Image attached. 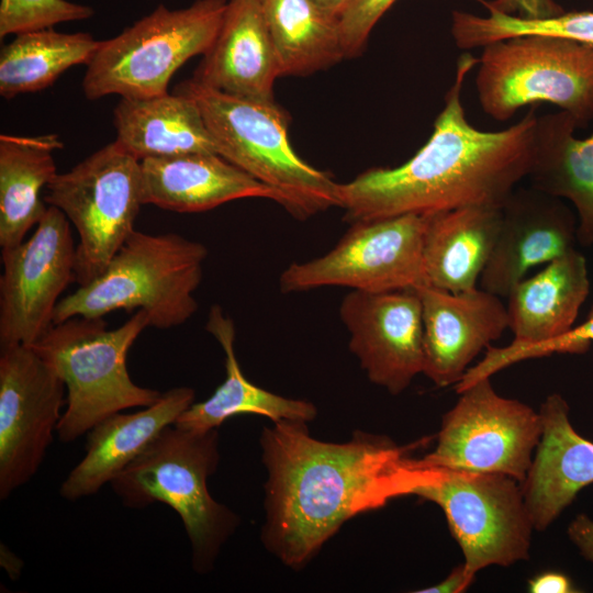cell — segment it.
Returning a JSON list of instances; mask_svg holds the SVG:
<instances>
[{
	"label": "cell",
	"mask_w": 593,
	"mask_h": 593,
	"mask_svg": "<svg viewBox=\"0 0 593 593\" xmlns=\"http://www.w3.org/2000/svg\"><path fill=\"white\" fill-rule=\"evenodd\" d=\"M45 191L47 205L59 209L78 233L74 281L85 286L135 231L144 204L141 161L113 141L57 174Z\"/></svg>",
	"instance_id": "obj_9"
},
{
	"label": "cell",
	"mask_w": 593,
	"mask_h": 593,
	"mask_svg": "<svg viewBox=\"0 0 593 593\" xmlns=\"http://www.w3.org/2000/svg\"><path fill=\"white\" fill-rule=\"evenodd\" d=\"M280 76L262 1H227L219 34L192 79L232 96L272 101Z\"/></svg>",
	"instance_id": "obj_20"
},
{
	"label": "cell",
	"mask_w": 593,
	"mask_h": 593,
	"mask_svg": "<svg viewBox=\"0 0 593 593\" xmlns=\"http://www.w3.org/2000/svg\"><path fill=\"white\" fill-rule=\"evenodd\" d=\"M590 288L586 259L577 248L516 283L506 296L513 342L500 348L489 346L484 358L467 370L455 390L534 358L542 346L570 332Z\"/></svg>",
	"instance_id": "obj_15"
},
{
	"label": "cell",
	"mask_w": 593,
	"mask_h": 593,
	"mask_svg": "<svg viewBox=\"0 0 593 593\" xmlns=\"http://www.w3.org/2000/svg\"><path fill=\"white\" fill-rule=\"evenodd\" d=\"M118 142L137 160L189 153L217 154L195 101L181 92L121 98L113 111Z\"/></svg>",
	"instance_id": "obj_25"
},
{
	"label": "cell",
	"mask_w": 593,
	"mask_h": 593,
	"mask_svg": "<svg viewBox=\"0 0 593 593\" xmlns=\"http://www.w3.org/2000/svg\"><path fill=\"white\" fill-rule=\"evenodd\" d=\"M93 13L92 8L67 0H0V37L53 29Z\"/></svg>",
	"instance_id": "obj_31"
},
{
	"label": "cell",
	"mask_w": 593,
	"mask_h": 593,
	"mask_svg": "<svg viewBox=\"0 0 593 593\" xmlns=\"http://www.w3.org/2000/svg\"><path fill=\"white\" fill-rule=\"evenodd\" d=\"M99 44L89 33L54 29L14 35L0 53V94L12 99L52 86L67 69L87 66Z\"/></svg>",
	"instance_id": "obj_29"
},
{
	"label": "cell",
	"mask_w": 593,
	"mask_h": 593,
	"mask_svg": "<svg viewBox=\"0 0 593 593\" xmlns=\"http://www.w3.org/2000/svg\"><path fill=\"white\" fill-rule=\"evenodd\" d=\"M64 146L56 134L0 135V246L22 243L48 205L42 192L57 175L54 152Z\"/></svg>",
	"instance_id": "obj_27"
},
{
	"label": "cell",
	"mask_w": 593,
	"mask_h": 593,
	"mask_svg": "<svg viewBox=\"0 0 593 593\" xmlns=\"http://www.w3.org/2000/svg\"><path fill=\"white\" fill-rule=\"evenodd\" d=\"M147 326L142 310L113 329L103 317L74 316L32 345L66 385L67 409L56 428L60 441L71 443L108 416L159 399V391L133 382L126 366L130 348Z\"/></svg>",
	"instance_id": "obj_6"
},
{
	"label": "cell",
	"mask_w": 593,
	"mask_h": 593,
	"mask_svg": "<svg viewBox=\"0 0 593 593\" xmlns=\"http://www.w3.org/2000/svg\"><path fill=\"white\" fill-rule=\"evenodd\" d=\"M141 169L144 204L168 211L203 212L246 198L286 204L281 193L214 153L147 158Z\"/></svg>",
	"instance_id": "obj_22"
},
{
	"label": "cell",
	"mask_w": 593,
	"mask_h": 593,
	"mask_svg": "<svg viewBox=\"0 0 593 593\" xmlns=\"http://www.w3.org/2000/svg\"><path fill=\"white\" fill-rule=\"evenodd\" d=\"M424 468L411 495L441 508L470 574L529 558L535 528L521 482L501 473Z\"/></svg>",
	"instance_id": "obj_10"
},
{
	"label": "cell",
	"mask_w": 593,
	"mask_h": 593,
	"mask_svg": "<svg viewBox=\"0 0 593 593\" xmlns=\"http://www.w3.org/2000/svg\"><path fill=\"white\" fill-rule=\"evenodd\" d=\"M281 76H305L346 57L339 19L314 0H262Z\"/></svg>",
	"instance_id": "obj_28"
},
{
	"label": "cell",
	"mask_w": 593,
	"mask_h": 593,
	"mask_svg": "<svg viewBox=\"0 0 593 593\" xmlns=\"http://www.w3.org/2000/svg\"><path fill=\"white\" fill-rule=\"evenodd\" d=\"M444 414L436 446L416 461L421 467L501 473L523 482L532 467L542 424L529 405L500 395L491 378L458 390Z\"/></svg>",
	"instance_id": "obj_11"
},
{
	"label": "cell",
	"mask_w": 593,
	"mask_h": 593,
	"mask_svg": "<svg viewBox=\"0 0 593 593\" xmlns=\"http://www.w3.org/2000/svg\"><path fill=\"white\" fill-rule=\"evenodd\" d=\"M175 91L195 101L219 155L281 193L294 217L305 220L338 206V183L296 154L287 115L273 100L232 96L192 78Z\"/></svg>",
	"instance_id": "obj_5"
},
{
	"label": "cell",
	"mask_w": 593,
	"mask_h": 593,
	"mask_svg": "<svg viewBox=\"0 0 593 593\" xmlns=\"http://www.w3.org/2000/svg\"><path fill=\"white\" fill-rule=\"evenodd\" d=\"M474 575L470 574L460 564L456 567L443 581L439 583L417 590V593H460L466 591L474 580Z\"/></svg>",
	"instance_id": "obj_37"
},
{
	"label": "cell",
	"mask_w": 593,
	"mask_h": 593,
	"mask_svg": "<svg viewBox=\"0 0 593 593\" xmlns=\"http://www.w3.org/2000/svg\"><path fill=\"white\" fill-rule=\"evenodd\" d=\"M489 12L522 20L537 21L555 18L564 9L555 0H477Z\"/></svg>",
	"instance_id": "obj_33"
},
{
	"label": "cell",
	"mask_w": 593,
	"mask_h": 593,
	"mask_svg": "<svg viewBox=\"0 0 593 593\" xmlns=\"http://www.w3.org/2000/svg\"><path fill=\"white\" fill-rule=\"evenodd\" d=\"M220 461L217 429L167 426L148 448L110 483L122 503L141 510L160 502L181 518L197 573L210 572L239 517L216 502L208 479Z\"/></svg>",
	"instance_id": "obj_4"
},
{
	"label": "cell",
	"mask_w": 593,
	"mask_h": 593,
	"mask_svg": "<svg viewBox=\"0 0 593 593\" xmlns=\"http://www.w3.org/2000/svg\"><path fill=\"white\" fill-rule=\"evenodd\" d=\"M321 8L336 18H340L356 0H314Z\"/></svg>",
	"instance_id": "obj_39"
},
{
	"label": "cell",
	"mask_w": 593,
	"mask_h": 593,
	"mask_svg": "<svg viewBox=\"0 0 593 593\" xmlns=\"http://www.w3.org/2000/svg\"><path fill=\"white\" fill-rule=\"evenodd\" d=\"M226 0H197L170 10L160 4L119 35L100 41L87 65L82 91L97 100L116 94L145 98L167 93L174 74L214 43Z\"/></svg>",
	"instance_id": "obj_7"
},
{
	"label": "cell",
	"mask_w": 593,
	"mask_h": 593,
	"mask_svg": "<svg viewBox=\"0 0 593 593\" xmlns=\"http://www.w3.org/2000/svg\"><path fill=\"white\" fill-rule=\"evenodd\" d=\"M422 441L399 446L356 430L349 441L326 443L311 437L303 421L265 427L266 548L284 564L301 568L345 522L410 495L424 477L425 469L410 455Z\"/></svg>",
	"instance_id": "obj_1"
},
{
	"label": "cell",
	"mask_w": 593,
	"mask_h": 593,
	"mask_svg": "<svg viewBox=\"0 0 593 593\" xmlns=\"http://www.w3.org/2000/svg\"><path fill=\"white\" fill-rule=\"evenodd\" d=\"M591 342H593V301L583 323L574 326L560 338L542 346L536 351L534 358L549 356L556 353H585L589 349Z\"/></svg>",
	"instance_id": "obj_34"
},
{
	"label": "cell",
	"mask_w": 593,
	"mask_h": 593,
	"mask_svg": "<svg viewBox=\"0 0 593 593\" xmlns=\"http://www.w3.org/2000/svg\"><path fill=\"white\" fill-rule=\"evenodd\" d=\"M567 533L580 553L593 562V519L585 514H579L569 524Z\"/></svg>",
	"instance_id": "obj_35"
},
{
	"label": "cell",
	"mask_w": 593,
	"mask_h": 593,
	"mask_svg": "<svg viewBox=\"0 0 593 593\" xmlns=\"http://www.w3.org/2000/svg\"><path fill=\"white\" fill-rule=\"evenodd\" d=\"M426 215V284L452 293L475 289L496 242L502 208L472 205Z\"/></svg>",
	"instance_id": "obj_23"
},
{
	"label": "cell",
	"mask_w": 593,
	"mask_h": 593,
	"mask_svg": "<svg viewBox=\"0 0 593 593\" xmlns=\"http://www.w3.org/2000/svg\"><path fill=\"white\" fill-rule=\"evenodd\" d=\"M206 331L219 342L225 355V379L205 401L192 403L175 422L179 428L206 432L239 414H256L270 418L310 422L316 416L314 404L267 391L250 382L236 358L235 327L219 305L209 312Z\"/></svg>",
	"instance_id": "obj_26"
},
{
	"label": "cell",
	"mask_w": 593,
	"mask_h": 593,
	"mask_svg": "<svg viewBox=\"0 0 593 593\" xmlns=\"http://www.w3.org/2000/svg\"><path fill=\"white\" fill-rule=\"evenodd\" d=\"M532 593H573L578 592L572 581L563 573L544 572L528 581Z\"/></svg>",
	"instance_id": "obj_36"
},
{
	"label": "cell",
	"mask_w": 593,
	"mask_h": 593,
	"mask_svg": "<svg viewBox=\"0 0 593 593\" xmlns=\"http://www.w3.org/2000/svg\"><path fill=\"white\" fill-rule=\"evenodd\" d=\"M0 557L1 566L4 568L9 577L12 580H15L20 575L23 568L22 560L11 552L4 545H1Z\"/></svg>",
	"instance_id": "obj_38"
},
{
	"label": "cell",
	"mask_w": 593,
	"mask_h": 593,
	"mask_svg": "<svg viewBox=\"0 0 593 593\" xmlns=\"http://www.w3.org/2000/svg\"><path fill=\"white\" fill-rule=\"evenodd\" d=\"M422 304L423 373L438 388L456 385L470 363L508 328L501 298L482 288L452 293L416 288Z\"/></svg>",
	"instance_id": "obj_18"
},
{
	"label": "cell",
	"mask_w": 593,
	"mask_h": 593,
	"mask_svg": "<svg viewBox=\"0 0 593 593\" xmlns=\"http://www.w3.org/2000/svg\"><path fill=\"white\" fill-rule=\"evenodd\" d=\"M194 400L189 387L161 393L153 404L134 413H114L96 424L87 437L86 454L60 485L59 494L76 501L96 494L183 413Z\"/></svg>",
	"instance_id": "obj_21"
},
{
	"label": "cell",
	"mask_w": 593,
	"mask_h": 593,
	"mask_svg": "<svg viewBox=\"0 0 593 593\" xmlns=\"http://www.w3.org/2000/svg\"><path fill=\"white\" fill-rule=\"evenodd\" d=\"M396 0H356L339 18V27L346 57L363 49L380 18Z\"/></svg>",
	"instance_id": "obj_32"
},
{
	"label": "cell",
	"mask_w": 593,
	"mask_h": 593,
	"mask_svg": "<svg viewBox=\"0 0 593 593\" xmlns=\"http://www.w3.org/2000/svg\"><path fill=\"white\" fill-rule=\"evenodd\" d=\"M526 34L560 36L593 49V11H571L546 20L528 21L496 12L480 16L463 11L451 13V35L462 49Z\"/></svg>",
	"instance_id": "obj_30"
},
{
	"label": "cell",
	"mask_w": 593,
	"mask_h": 593,
	"mask_svg": "<svg viewBox=\"0 0 593 593\" xmlns=\"http://www.w3.org/2000/svg\"><path fill=\"white\" fill-rule=\"evenodd\" d=\"M262 1V0H261Z\"/></svg>",
	"instance_id": "obj_40"
},
{
	"label": "cell",
	"mask_w": 593,
	"mask_h": 593,
	"mask_svg": "<svg viewBox=\"0 0 593 593\" xmlns=\"http://www.w3.org/2000/svg\"><path fill=\"white\" fill-rule=\"evenodd\" d=\"M339 317L349 333V349L372 383L398 395L423 373L422 304L416 289L350 290L342 300Z\"/></svg>",
	"instance_id": "obj_16"
},
{
	"label": "cell",
	"mask_w": 593,
	"mask_h": 593,
	"mask_svg": "<svg viewBox=\"0 0 593 593\" xmlns=\"http://www.w3.org/2000/svg\"><path fill=\"white\" fill-rule=\"evenodd\" d=\"M538 412L541 437L522 489L534 528L542 532L593 483V443L572 426L562 395L549 394Z\"/></svg>",
	"instance_id": "obj_19"
},
{
	"label": "cell",
	"mask_w": 593,
	"mask_h": 593,
	"mask_svg": "<svg viewBox=\"0 0 593 593\" xmlns=\"http://www.w3.org/2000/svg\"><path fill=\"white\" fill-rule=\"evenodd\" d=\"M475 76L484 113L504 122L528 104L551 103L579 128L593 121V49L577 41L518 35L482 47Z\"/></svg>",
	"instance_id": "obj_8"
},
{
	"label": "cell",
	"mask_w": 593,
	"mask_h": 593,
	"mask_svg": "<svg viewBox=\"0 0 593 593\" xmlns=\"http://www.w3.org/2000/svg\"><path fill=\"white\" fill-rule=\"evenodd\" d=\"M566 111L538 116L527 175L530 187L570 201L577 213V237L593 246V133L579 139Z\"/></svg>",
	"instance_id": "obj_24"
},
{
	"label": "cell",
	"mask_w": 593,
	"mask_h": 593,
	"mask_svg": "<svg viewBox=\"0 0 593 593\" xmlns=\"http://www.w3.org/2000/svg\"><path fill=\"white\" fill-rule=\"evenodd\" d=\"M577 216L561 199L532 187L516 188L502 206V220L480 287L506 298L534 267L575 249Z\"/></svg>",
	"instance_id": "obj_17"
},
{
	"label": "cell",
	"mask_w": 593,
	"mask_h": 593,
	"mask_svg": "<svg viewBox=\"0 0 593 593\" xmlns=\"http://www.w3.org/2000/svg\"><path fill=\"white\" fill-rule=\"evenodd\" d=\"M208 248L176 233L134 231L105 269L59 300L54 324L74 316L103 317L115 310H142L160 329L186 323L198 310Z\"/></svg>",
	"instance_id": "obj_3"
},
{
	"label": "cell",
	"mask_w": 593,
	"mask_h": 593,
	"mask_svg": "<svg viewBox=\"0 0 593 593\" xmlns=\"http://www.w3.org/2000/svg\"><path fill=\"white\" fill-rule=\"evenodd\" d=\"M70 222L48 205L31 236L1 251L0 347L32 346L54 325L59 296L74 282Z\"/></svg>",
	"instance_id": "obj_13"
},
{
	"label": "cell",
	"mask_w": 593,
	"mask_h": 593,
	"mask_svg": "<svg viewBox=\"0 0 593 593\" xmlns=\"http://www.w3.org/2000/svg\"><path fill=\"white\" fill-rule=\"evenodd\" d=\"M426 214H403L353 223L323 256L289 265L280 275L279 288L284 293L324 287L382 292L426 284Z\"/></svg>",
	"instance_id": "obj_12"
},
{
	"label": "cell",
	"mask_w": 593,
	"mask_h": 593,
	"mask_svg": "<svg viewBox=\"0 0 593 593\" xmlns=\"http://www.w3.org/2000/svg\"><path fill=\"white\" fill-rule=\"evenodd\" d=\"M479 58L460 56L454 83L428 141L394 168H372L338 183V206L351 223L403 214H432L485 205L502 208L527 178L537 125L532 108L510 127L485 132L472 126L461 103L467 75Z\"/></svg>",
	"instance_id": "obj_2"
},
{
	"label": "cell",
	"mask_w": 593,
	"mask_h": 593,
	"mask_svg": "<svg viewBox=\"0 0 593 593\" xmlns=\"http://www.w3.org/2000/svg\"><path fill=\"white\" fill-rule=\"evenodd\" d=\"M0 500L40 469L61 418L66 385L32 346L0 347Z\"/></svg>",
	"instance_id": "obj_14"
}]
</instances>
